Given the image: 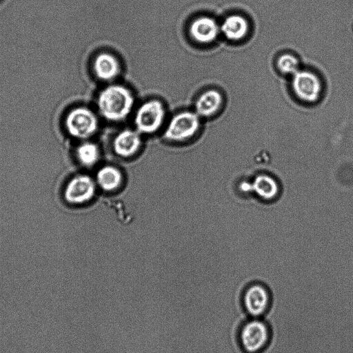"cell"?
I'll list each match as a JSON object with an SVG mask.
<instances>
[{"label":"cell","mask_w":353,"mask_h":353,"mask_svg":"<svg viewBox=\"0 0 353 353\" xmlns=\"http://www.w3.org/2000/svg\"><path fill=\"white\" fill-rule=\"evenodd\" d=\"M256 193L264 199L274 197L278 192L275 181L268 176L262 175L257 177L254 183Z\"/></svg>","instance_id":"obj_16"},{"label":"cell","mask_w":353,"mask_h":353,"mask_svg":"<svg viewBox=\"0 0 353 353\" xmlns=\"http://www.w3.org/2000/svg\"><path fill=\"white\" fill-rule=\"evenodd\" d=\"M92 68L97 78L102 81H111L121 72L119 60L109 52L98 54L93 61Z\"/></svg>","instance_id":"obj_11"},{"label":"cell","mask_w":353,"mask_h":353,"mask_svg":"<svg viewBox=\"0 0 353 353\" xmlns=\"http://www.w3.org/2000/svg\"><path fill=\"white\" fill-rule=\"evenodd\" d=\"M292 88L295 96L301 101L314 103L320 97L322 84L314 72L299 70L292 75Z\"/></svg>","instance_id":"obj_7"},{"label":"cell","mask_w":353,"mask_h":353,"mask_svg":"<svg viewBox=\"0 0 353 353\" xmlns=\"http://www.w3.org/2000/svg\"><path fill=\"white\" fill-rule=\"evenodd\" d=\"M141 145L140 133L137 130L131 129H125L119 132L112 142L114 152L123 158H129L134 155Z\"/></svg>","instance_id":"obj_10"},{"label":"cell","mask_w":353,"mask_h":353,"mask_svg":"<svg viewBox=\"0 0 353 353\" xmlns=\"http://www.w3.org/2000/svg\"><path fill=\"white\" fill-rule=\"evenodd\" d=\"M123 183V174L121 170L112 165L101 168L96 174V183L105 192L117 190Z\"/></svg>","instance_id":"obj_14"},{"label":"cell","mask_w":353,"mask_h":353,"mask_svg":"<svg viewBox=\"0 0 353 353\" xmlns=\"http://www.w3.org/2000/svg\"><path fill=\"white\" fill-rule=\"evenodd\" d=\"M270 330L262 321L252 319L246 322L239 332V341L247 353H258L268 345Z\"/></svg>","instance_id":"obj_5"},{"label":"cell","mask_w":353,"mask_h":353,"mask_svg":"<svg viewBox=\"0 0 353 353\" xmlns=\"http://www.w3.org/2000/svg\"><path fill=\"white\" fill-rule=\"evenodd\" d=\"M200 117L194 111H182L172 117L163 133L172 142L185 141L192 138L201 126Z\"/></svg>","instance_id":"obj_3"},{"label":"cell","mask_w":353,"mask_h":353,"mask_svg":"<svg viewBox=\"0 0 353 353\" xmlns=\"http://www.w3.org/2000/svg\"><path fill=\"white\" fill-rule=\"evenodd\" d=\"M96 192V182L89 175L79 174L66 183L63 192L64 200L71 205H81L90 201Z\"/></svg>","instance_id":"obj_6"},{"label":"cell","mask_w":353,"mask_h":353,"mask_svg":"<svg viewBox=\"0 0 353 353\" xmlns=\"http://www.w3.org/2000/svg\"><path fill=\"white\" fill-rule=\"evenodd\" d=\"M165 117L163 104L159 100L151 99L143 103L134 114V125L141 134H152L162 126Z\"/></svg>","instance_id":"obj_4"},{"label":"cell","mask_w":353,"mask_h":353,"mask_svg":"<svg viewBox=\"0 0 353 353\" xmlns=\"http://www.w3.org/2000/svg\"><path fill=\"white\" fill-rule=\"evenodd\" d=\"M134 97L125 86L111 84L99 94L97 105L101 115L106 120L118 122L126 119L132 110Z\"/></svg>","instance_id":"obj_1"},{"label":"cell","mask_w":353,"mask_h":353,"mask_svg":"<svg viewBox=\"0 0 353 353\" xmlns=\"http://www.w3.org/2000/svg\"><path fill=\"white\" fill-rule=\"evenodd\" d=\"M223 103V98L216 90H208L202 92L194 103V112L200 117H210L219 111Z\"/></svg>","instance_id":"obj_12"},{"label":"cell","mask_w":353,"mask_h":353,"mask_svg":"<svg viewBox=\"0 0 353 353\" xmlns=\"http://www.w3.org/2000/svg\"><path fill=\"white\" fill-rule=\"evenodd\" d=\"M279 70L285 74H295L299 70L298 59L292 54H284L280 56L276 63Z\"/></svg>","instance_id":"obj_17"},{"label":"cell","mask_w":353,"mask_h":353,"mask_svg":"<svg viewBox=\"0 0 353 353\" xmlns=\"http://www.w3.org/2000/svg\"><path fill=\"white\" fill-rule=\"evenodd\" d=\"M243 301L244 307L249 314L254 317L260 316L269 307L270 294L265 286L253 284L245 290Z\"/></svg>","instance_id":"obj_8"},{"label":"cell","mask_w":353,"mask_h":353,"mask_svg":"<svg viewBox=\"0 0 353 353\" xmlns=\"http://www.w3.org/2000/svg\"><path fill=\"white\" fill-rule=\"evenodd\" d=\"M63 125L70 136L85 140L96 133L99 121L92 110L87 107L78 106L67 112L63 119Z\"/></svg>","instance_id":"obj_2"},{"label":"cell","mask_w":353,"mask_h":353,"mask_svg":"<svg viewBox=\"0 0 353 353\" xmlns=\"http://www.w3.org/2000/svg\"><path fill=\"white\" fill-rule=\"evenodd\" d=\"M249 28V23L245 17L239 14H231L223 20L220 31L228 39L237 41L245 37Z\"/></svg>","instance_id":"obj_13"},{"label":"cell","mask_w":353,"mask_h":353,"mask_svg":"<svg viewBox=\"0 0 353 353\" xmlns=\"http://www.w3.org/2000/svg\"><path fill=\"white\" fill-rule=\"evenodd\" d=\"M220 26L212 17L201 16L194 19L190 24L189 34L196 43L208 44L213 42L218 37Z\"/></svg>","instance_id":"obj_9"},{"label":"cell","mask_w":353,"mask_h":353,"mask_svg":"<svg viewBox=\"0 0 353 353\" xmlns=\"http://www.w3.org/2000/svg\"><path fill=\"white\" fill-rule=\"evenodd\" d=\"M76 157L84 167L94 165L100 158V150L97 144L90 141L81 143L76 149Z\"/></svg>","instance_id":"obj_15"}]
</instances>
